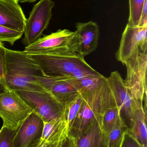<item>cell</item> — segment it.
Instances as JSON below:
<instances>
[{
    "instance_id": "cell-3",
    "label": "cell",
    "mask_w": 147,
    "mask_h": 147,
    "mask_svg": "<svg viewBox=\"0 0 147 147\" xmlns=\"http://www.w3.org/2000/svg\"><path fill=\"white\" fill-rule=\"evenodd\" d=\"M77 45L76 31L65 29L40 38L33 44L26 46L23 51L28 55L77 53Z\"/></svg>"
},
{
    "instance_id": "cell-15",
    "label": "cell",
    "mask_w": 147,
    "mask_h": 147,
    "mask_svg": "<svg viewBox=\"0 0 147 147\" xmlns=\"http://www.w3.org/2000/svg\"><path fill=\"white\" fill-rule=\"evenodd\" d=\"M75 147H108L107 135L96 121L86 134L76 140Z\"/></svg>"
},
{
    "instance_id": "cell-29",
    "label": "cell",
    "mask_w": 147,
    "mask_h": 147,
    "mask_svg": "<svg viewBox=\"0 0 147 147\" xmlns=\"http://www.w3.org/2000/svg\"><path fill=\"white\" fill-rule=\"evenodd\" d=\"M75 144H76V140L74 138L71 137V141L69 147H75Z\"/></svg>"
},
{
    "instance_id": "cell-20",
    "label": "cell",
    "mask_w": 147,
    "mask_h": 147,
    "mask_svg": "<svg viewBox=\"0 0 147 147\" xmlns=\"http://www.w3.org/2000/svg\"><path fill=\"white\" fill-rule=\"evenodd\" d=\"M127 127L124 121L117 123L107 136L108 147H119L123 138V132Z\"/></svg>"
},
{
    "instance_id": "cell-24",
    "label": "cell",
    "mask_w": 147,
    "mask_h": 147,
    "mask_svg": "<svg viewBox=\"0 0 147 147\" xmlns=\"http://www.w3.org/2000/svg\"><path fill=\"white\" fill-rule=\"evenodd\" d=\"M119 147H143L133 136L127 128L123 132L121 142Z\"/></svg>"
},
{
    "instance_id": "cell-2",
    "label": "cell",
    "mask_w": 147,
    "mask_h": 147,
    "mask_svg": "<svg viewBox=\"0 0 147 147\" xmlns=\"http://www.w3.org/2000/svg\"><path fill=\"white\" fill-rule=\"evenodd\" d=\"M47 78H64L77 68L89 65L84 57L77 53L53 55H29Z\"/></svg>"
},
{
    "instance_id": "cell-18",
    "label": "cell",
    "mask_w": 147,
    "mask_h": 147,
    "mask_svg": "<svg viewBox=\"0 0 147 147\" xmlns=\"http://www.w3.org/2000/svg\"><path fill=\"white\" fill-rule=\"evenodd\" d=\"M83 101V98L79 93V95L73 100L64 105L63 116L69 127V129L80 110Z\"/></svg>"
},
{
    "instance_id": "cell-8",
    "label": "cell",
    "mask_w": 147,
    "mask_h": 147,
    "mask_svg": "<svg viewBox=\"0 0 147 147\" xmlns=\"http://www.w3.org/2000/svg\"><path fill=\"white\" fill-rule=\"evenodd\" d=\"M107 80L117 105L121 110V115L123 113V121L129 128L135 112L143 107L135 100L118 71L111 72L109 77L107 78Z\"/></svg>"
},
{
    "instance_id": "cell-16",
    "label": "cell",
    "mask_w": 147,
    "mask_h": 147,
    "mask_svg": "<svg viewBox=\"0 0 147 147\" xmlns=\"http://www.w3.org/2000/svg\"><path fill=\"white\" fill-rule=\"evenodd\" d=\"M146 115L143 108L137 109L133 114L128 128L131 134L143 147H147Z\"/></svg>"
},
{
    "instance_id": "cell-5",
    "label": "cell",
    "mask_w": 147,
    "mask_h": 147,
    "mask_svg": "<svg viewBox=\"0 0 147 147\" xmlns=\"http://www.w3.org/2000/svg\"><path fill=\"white\" fill-rule=\"evenodd\" d=\"M127 66L125 84L135 100L143 107L147 98V53L138 51L124 64Z\"/></svg>"
},
{
    "instance_id": "cell-22",
    "label": "cell",
    "mask_w": 147,
    "mask_h": 147,
    "mask_svg": "<svg viewBox=\"0 0 147 147\" xmlns=\"http://www.w3.org/2000/svg\"><path fill=\"white\" fill-rule=\"evenodd\" d=\"M23 34V32L16 31L0 25V42H7L13 46L15 42L20 39Z\"/></svg>"
},
{
    "instance_id": "cell-10",
    "label": "cell",
    "mask_w": 147,
    "mask_h": 147,
    "mask_svg": "<svg viewBox=\"0 0 147 147\" xmlns=\"http://www.w3.org/2000/svg\"><path fill=\"white\" fill-rule=\"evenodd\" d=\"M43 125L42 120L32 111L16 130L14 147H28L36 140L40 139Z\"/></svg>"
},
{
    "instance_id": "cell-6",
    "label": "cell",
    "mask_w": 147,
    "mask_h": 147,
    "mask_svg": "<svg viewBox=\"0 0 147 147\" xmlns=\"http://www.w3.org/2000/svg\"><path fill=\"white\" fill-rule=\"evenodd\" d=\"M32 111L14 91L4 90L0 92V117L3 127L17 130Z\"/></svg>"
},
{
    "instance_id": "cell-25",
    "label": "cell",
    "mask_w": 147,
    "mask_h": 147,
    "mask_svg": "<svg viewBox=\"0 0 147 147\" xmlns=\"http://www.w3.org/2000/svg\"><path fill=\"white\" fill-rule=\"evenodd\" d=\"M5 48L3 44L0 42V84L2 85L6 72Z\"/></svg>"
},
{
    "instance_id": "cell-26",
    "label": "cell",
    "mask_w": 147,
    "mask_h": 147,
    "mask_svg": "<svg viewBox=\"0 0 147 147\" xmlns=\"http://www.w3.org/2000/svg\"><path fill=\"white\" fill-rule=\"evenodd\" d=\"M71 141V137H68L64 140L59 143L50 144L45 147H69Z\"/></svg>"
},
{
    "instance_id": "cell-17",
    "label": "cell",
    "mask_w": 147,
    "mask_h": 147,
    "mask_svg": "<svg viewBox=\"0 0 147 147\" xmlns=\"http://www.w3.org/2000/svg\"><path fill=\"white\" fill-rule=\"evenodd\" d=\"M122 121L123 120L119 107L117 105L110 107L107 110L104 115L102 123V129L107 136L115 126Z\"/></svg>"
},
{
    "instance_id": "cell-14",
    "label": "cell",
    "mask_w": 147,
    "mask_h": 147,
    "mask_svg": "<svg viewBox=\"0 0 147 147\" xmlns=\"http://www.w3.org/2000/svg\"><path fill=\"white\" fill-rule=\"evenodd\" d=\"M43 123L41 139L48 145L61 142L69 137L70 129L63 115L58 119Z\"/></svg>"
},
{
    "instance_id": "cell-4",
    "label": "cell",
    "mask_w": 147,
    "mask_h": 147,
    "mask_svg": "<svg viewBox=\"0 0 147 147\" xmlns=\"http://www.w3.org/2000/svg\"><path fill=\"white\" fill-rule=\"evenodd\" d=\"M14 92L43 122L58 119L63 115L64 105L60 102L48 91Z\"/></svg>"
},
{
    "instance_id": "cell-13",
    "label": "cell",
    "mask_w": 147,
    "mask_h": 147,
    "mask_svg": "<svg viewBox=\"0 0 147 147\" xmlns=\"http://www.w3.org/2000/svg\"><path fill=\"white\" fill-rule=\"evenodd\" d=\"M45 86L47 91L64 105L73 100L79 94L78 90L68 80L47 77Z\"/></svg>"
},
{
    "instance_id": "cell-1",
    "label": "cell",
    "mask_w": 147,
    "mask_h": 147,
    "mask_svg": "<svg viewBox=\"0 0 147 147\" xmlns=\"http://www.w3.org/2000/svg\"><path fill=\"white\" fill-rule=\"evenodd\" d=\"M6 72L2 86L12 91H47V77L39 65L23 51L5 48Z\"/></svg>"
},
{
    "instance_id": "cell-11",
    "label": "cell",
    "mask_w": 147,
    "mask_h": 147,
    "mask_svg": "<svg viewBox=\"0 0 147 147\" xmlns=\"http://www.w3.org/2000/svg\"><path fill=\"white\" fill-rule=\"evenodd\" d=\"M78 40L77 53L85 57L96 49L99 37V28L96 22H78L76 24Z\"/></svg>"
},
{
    "instance_id": "cell-7",
    "label": "cell",
    "mask_w": 147,
    "mask_h": 147,
    "mask_svg": "<svg viewBox=\"0 0 147 147\" xmlns=\"http://www.w3.org/2000/svg\"><path fill=\"white\" fill-rule=\"evenodd\" d=\"M54 5L51 0H40L34 6L26 21L22 40L24 45H29L41 38L50 23Z\"/></svg>"
},
{
    "instance_id": "cell-27",
    "label": "cell",
    "mask_w": 147,
    "mask_h": 147,
    "mask_svg": "<svg viewBox=\"0 0 147 147\" xmlns=\"http://www.w3.org/2000/svg\"><path fill=\"white\" fill-rule=\"evenodd\" d=\"M48 145L47 143L40 139L36 140L28 147H45Z\"/></svg>"
},
{
    "instance_id": "cell-21",
    "label": "cell",
    "mask_w": 147,
    "mask_h": 147,
    "mask_svg": "<svg viewBox=\"0 0 147 147\" xmlns=\"http://www.w3.org/2000/svg\"><path fill=\"white\" fill-rule=\"evenodd\" d=\"M102 75L89 65L87 66L77 68L70 75L64 78V79L67 80H82L92 77H101Z\"/></svg>"
},
{
    "instance_id": "cell-28",
    "label": "cell",
    "mask_w": 147,
    "mask_h": 147,
    "mask_svg": "<svg viewBox=\"0 0 147 147\" xmlns=\"http://www.w3.org/2000/svg\"><path fill=\"white\" fill-rule=\"evenodd\" d=\"M18 3H33L36 1L37 0H16Z\"/></svg>"
},
{
    "instance_id": "cell-12",
    "label": "cell",
    "mask_w": 147,
    "mask_h": 147,
    "mask_svg": "<svg viewBox=\"0 0 147 147\" xmlns=\"http://www.w3.org/2000/svg\"><path fill=\"white\" fill-rule=\"evenodd\" d=\"M25 14L16 0H0V25L24 32Z\"/></svg>"
},
{
    "instance_id": "cell-9",
    "label": "cell",
    "mask_w": 147,
    "mask_h": 147,
    "mask_svg": "<svg viewBox=\"0 0 147 147\" xmlns=\"http://www.w3.org/2000/svg\"><path fill=\"white\" fill-rule=\"evenodd\" d=\"M147 26L127 24L122 36L120 46L116 53L117 61L123 65L138 51L147 53Z\"/></svg>"
},
{
    "instance_id": "cell-19",
    "label": "cell",
    "mask_w": 147,
    "mask_h": 147,
    "mask_svg": "<svg viewBox=\"0 0 147 147\" xmlns=\"http://www.w3.org/2000/svg\"><path fill=\"white\" fill-rule=\"evenodd\" d=\"M147 0H129V14L128 24L140 26L142 9Z\"/></svg>"
},
{
    "instance_id": "cell-23",
    "label": "cell",
    "mask_w": 147,
    "mask_h": 147,
    "mask_svg": "<svg viewBox=\"0 0 147 147\" xmlns=\"http://www.w3.org/2000/svg\"><path fill=\"white\" fill-rule=\"evenodd\" d=\"M16 131L2 126L0 129V147H14Z\"/></svg>"
}]
</instances>
